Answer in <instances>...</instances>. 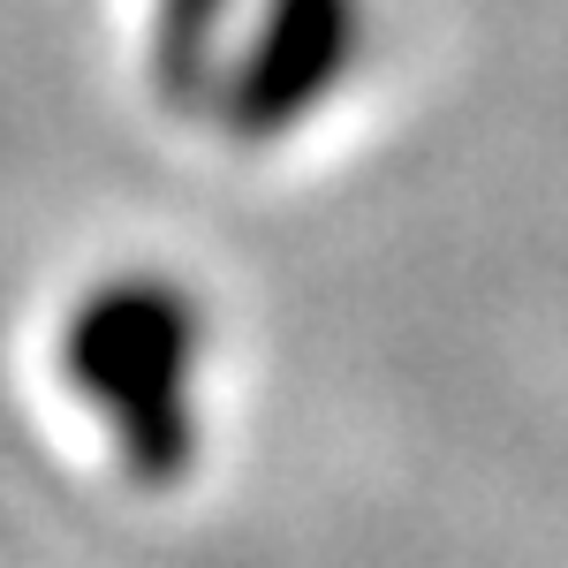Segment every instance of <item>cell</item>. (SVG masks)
Returning <instances> with one entry per match:
<instances>
[{"instance_id": "obj_1", "label": "cell", "mask_w": 568, "mask_h": 568, "mask_svg": "<svg viewBox=\"0 0 568 568\" xmlns=\"http://www.w3.org/2000/svg\"><path fill=\"white\" fill-rule=\"evenodd\" d=\"M197 356L205 318L197 296L168 273H114L77 296L61 326V379L99 409L130 478L168 485L197 455Z\"/></svg>"}, {"instance_id": "obj_2", "label": "cell", "mask_w": 568, "mask_h": 568, "mask_svg": "<svg viewBox=\"0 0 568 568\" xmlns=\"http://www.w3.org/2000/svg\"><path fill=\"white\" fill-rule=\"evenodd\" d=\"M349 39H356V0H281L273 23H265L258 53L243 69V122H296L311 99L326 84H342V61H349Z\"/></svg>"}]
</instances>
